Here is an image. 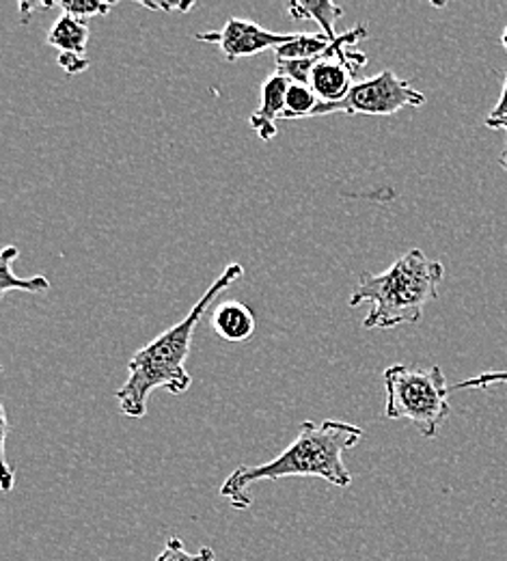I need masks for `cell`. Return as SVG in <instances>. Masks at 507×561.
<instances>
[{
    "mask_svg": "<svg viewBox=\"0 0 507 561\" xmlns=\"http://www.w3.org/2000/svg\"><path fill=\"white\" fill-rule=\"evenodd\" d=\"M361 438V427L348 421H302L298 436L286 451L270 462L235 469L222 482L220 496L227 499L231 507L246 510L253 503L249 489L262 480L279 482L286 478H320L333 486L346 489L353 484V476L344 462V454Z\"/></svg>",
    "mask_w": 507,
    "mask_h": 561,
    "instance_id": "cell-1",
    "label": "cell"
},
{
    "mask_svg": "<svg viewBox=\"0 0 507 561\" xmlns=\"http://www.w3.org/2000/svg\"><path fill=\"white\" fill-rule=\"evenodd\" d=\"M244 275L242 264H229L188 316L175 327L166 329L162 335L151 340L146 348L137 352L128 363V380L117 391L119 411L126 417L141 420L146 417L147 400L151 391L166 389L173 396H182L191 389V374L186 371V358L193 346V335L206 311L212 307L218 294H222L231 283Z\"/></svg>",
    "mask_w": 507,
    "mask_h": 561,
    "instance_id": "cell-2",
    "label": "cell"
},
{
    "mask_svg": "<svg viewBox=\"0 0 507 561\" xmlns=\"http://www.w3.org/2000/svg\"><path fill=\"white\" fill-rule=\"evenodd\" d=\"M445 279V266L430 260L422 249L402 255L389 271L380 275H361L350 296V307L371 302L362 329H395L402 324H419L424 309L438 298V285Z\"/></svg>",
    "mask_w": 507,
    "mask_h": 561,
    "instance_id": "cell-3",
    "label": "cell"
},
{
    "mask_svg": "<svg viewBox=\"0 0 507 561\" xmlns=\"http://www.w3.org/2000/svg\"><path fill=\"white\" fill-rule=\"evenodd\" d=\"M389 420L413 421L426 438H435L440 425L449 417V387L442 369H428L395 363L382 374Z\"/></svg>",
    "mask_w": 507,
    "mask_h": 561,
    "instance_id": "cell-4",
    "label": "cell"
},
{
    "mask_svg": "<svg viewBox=\"0 0 507 561\" xmlns=\"http://www.w3.org/2000/svg\"><path fill=\"white\" fill-rule=\"evenodd\" d=\"M426 95L415 89L411 82L397 78L391 70L380 71L378 76L353 84L350 93L335 104H318L311 117H324L333 113L344 115H371V117H389L406 106H424ZM309 117V119H311Z\"/></svg>",
    "mask_w": 507,
    "mask_h": 561,
    "instance_id": "cell-5",
    "label": "cell"
},
{
    "mask_svg": "<svg viewBox=\"0 0 507 561\" xmlns=\"http://www.w3.org/2000/svg\"><path fill=\"white\" fill-rule=\"evenodd\" d=\"M365 37H367L365 26H357L344 35H337V39L333 42L331 55L320 59L313 66L309 87L315 93L320 104L342 102L350 93L355 78L367 64V57L359 50H353V46L359 44Z\"/></svg>",
    "mask_w": 507,
    "mask_h": 561,
    "instance_id": "cell-6",
    "label": "cell"
},
{
    "mask_svg": "<svg viewBox=\"0 0 507 561\" xmlns=\"http://www.w3.org/2000/svg\"><path fill=\"white\" fill-rule=\"evenodd\" d=\"M293 35L296 33L268 31L251 20L229 18L220 31L197 33L195 39L206 44H217L227 61H238L244 57H255L264 50H277L291 42Z\"/></svg>",
    "mask_w": 507,
    "mask_h": 561,
    "instance_id": "cell-7",
    "label": "cell"
},
{
    "mask_svg": "<svg viewBox=\"0 0 507 561\" xmlns=\"http://www.w3.org/2000/svg\"><path fill=\"white\" fill-rule=\"evenodd\" d=\"M290 82L273 73L264 84H262V100L260 108L251 115L249 124L257 133L262 140H273L277 137V122L281 119V113L286 108V93H288Z\"/></svg>",
    "mask_w": 507,
    "mask_h": 561,
    "instance_id": "cell-8",
    "label": "cell"
},
{
    "mask_svg": "<svg viewBox=\"0 0 507 561\" xmlns=\"http://www.w3.org/2000/svg\"><path fill=\"white\" fill-rule=\"evenodd\" d=\"M255 327V316L244 302L224 300L212 311V329L220 340L229 344H242L251 340Z\"/></svg>",
    "mask_w": 507,
    "mask_h": 561,
    "instance_id": "cell-9",
    "label": "cell"
},
{
    "mask_svg": "<svg viewBox=\"0 0 507 561\" xmlns=\"http://www.w3.org/2000/svg\"><path fill=\"white\" fill-rule=\"evenodd\" d=\"M48 44L53 48L61 50V55L84 57V50L89 44V26L82 20H76L68 13H61L48 33Z\"/></svg>",
    "mask_w": 507,
    "mask_h": 561,
    "instance_id": "cell-10",
    "label": "cell"
},
{
    "mask_svg": "<svg viewBox=\"0 0 507 561\" xmlns=\"http://www.w3.org/2000/svg\"><path fill=\"white\" fill-rule=\"evenodd\" d=\"M20 257L18 247H0V298L7 291H26V294H42L50 289V280L44 275L35 277H18L11 271V264Z\"/></svg>",
    "mask_w": 507,
    "mask_h": 561,
    "instance_id": "cell-11",
    "label": "cell"
},
{
    "mask_svg": "<svg viewBox=\"0 0 507 561\" xmlns=\"http://www.w3.org/2000/svg\"><path fill=\"white\" fill-rule=\"evenodd\" d=\"M293 20H313L320 24L322 35L329 39H337L335 24L344 15V7L329 0H296L288 7Z\"/></svg>",
    "mask_w": 507,
    "mask_h": 561,
    "instance_id": "cell-12",
    "label": "cell"
},
{
    "mask_svg": "<svg viewBox=\"0 0 507 561\" xmlns=\"http://www.w3.org/2000/svg\"><path fill=\"white\" fill-rule=\"evenodd\" d=\"M335 39L322 33H296L286 46L277 48V59H322L331 53Z\"/></svg>",
    "mask_w": 507,
    "mask_h": 561,
    "instance_id": "cell-13",
    "label": "cell"
},
{
    "mask_svg": "<svg viewBox=\"0 0 507 561\" xmlns=\"http://www.w3.org/2000/svg\"><path fill=\"white\" fill-rule=\"evenodd\" d=\"M318 98L315 93L311 91L309 84H296L290 82L288 87V93H286V108L281 113V119L284 122H290V119H309L313 108L318 106Z\"/></svg>",
    "mask_w": 507,
    "mask_h": 561,
    "instance_id": "cell-14",
    "label": "cell"
},
{
    "mask_svg": "<svg viewBox=\"0 0 507 561\" xmlns=\"http://www.w3.org/2000/svg\"><path fill=\"white\" fill-rule=\"evenodd\" d=\"M217 560V556H215V551L210 549V547H204L201 551H197V553H191L186 547H184V542L177 538V536H173V538H169V542H166V547L162 549V553L155 558V561H215Z\"/></svg>",
    "mask_w": 507,
    "mask_h": 561,
    "instance_id": "cell-15",
    "label": "cell"
},
{
    "mask_svg": "<svg viewBox=\"0 0 507 561\" xmlns=\"http://www.w3.org/2000/svg\"><path fill=\"white\" fill-rule=\"evenodd\" d=\"M333 48V46H331ZM331 55V53H329ZM326 55V57H329ZM324 59V57H322ZM320 59H277V73L284 76L288 82H296V84H309L311 80V71L313 66Z\"/></svg>",
    "mask_w": 507,
    "mask_h": 561,
    "instance_id": "cell-16",
    "label": "cell"
},
{
    "mask_svg": "<svg viewBox=\"0 0 507 561\" xmlns=\"http://www.w3.org/2000/svg\"><path fill=\"white\" fill-rule=\"evenodd\" d=\"M57 7L72 15L76 20L87 22L89 18L95 15H106L113 9V2H97V0H66V2H57Z\"/></svg>",
    "mask_w": 507,
    "mask_h": 561,
    "instance_id": "cell-17",
    "label": "cell"
},
{
    "mask_svg": "<svg viewBox=\"0 0 507 561\" xmlns=\"http://www.w3.org/2000/svg\"><path fill=\"white\" fill-rule=\"evenodd\" d=\"M0 374H2V365H0ZM7 436H9V421L4 415V407L0 400V492H11L13 489V471L7 462L4 456V445H7Z\"/></svg>",
    "mask_w": 507,
    "mask_h": 561,
    "instance_id": "cell-18",
    "label": "cell"
},
{
    "mask_svg": "<svg viewBox=\"0 0 507 561\" xmlns=\"http://www.w3.org/2000/svg\"><path fill=\"white\" fill-rule=\"evenodd\" d=\"M486 126L491 130H506V145H504V151H502V167L507 171V70L506 80H504V89H502V95H499V102L497 106L493 108V113L486 117Z\"/></svg>",
    "mask_w": 507,
    "mask_h": 561,
    "instance_id": "cell-19",
    "label": "cell"
},
{
    "mask_svg": "<svg viewBox=\"0 0 507 561\" xmlns=\"http://www.w3.org/2000/svg\"><path fill=\"white\" fill-rule=\"evenodd\" d=\"M493 385H507V371H486V374H480L475 378L456 382V385L449 387V393L464 391V389H486V387H493Z\"/></svg>",
    "mask_w": 507,
    "mask_h": 561,
    "instance_id": "cell-20",
    "label": "cell"
},
{
    "mask_svg": "<svg viewBox=\"0 0 507 561\" xmlns=\"http://www.w3.org/2000/svg\"><path fill=\"white\" fill-rule=\"evenodd\" d=\"M59 66L68 73H80L89 68V59L78 55H59Z\"/></svg>",
    "mask_w": 507,
    "mask_h": 561,
    "instance_id": "cell-21",
    "label": "cell"
},
{
    "mask_svg": "<svg viewBox=\"0 0 507 561\" xmlns=\"http://www.w3.org/2000/svg\"><path fill=\"white\" fill-rule=\"evenodd\" d=\"M502 44H504V48H506L507 53V26L504 28V35H502Z\"/></svg>",
    "mask_w": 507,
    "mask_h": 561,
    "instance_id": "cell-22",
    "label": "cell"
}]
</instances>
